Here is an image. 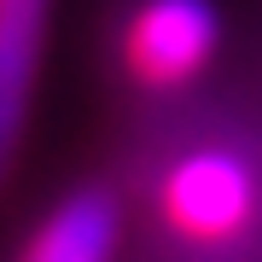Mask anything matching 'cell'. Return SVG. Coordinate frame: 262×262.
Masks as SVG:
<instances>
[{
	"label": "cell",
	"instance_id": "cell-1",
	"mask_svg": "<svg viewBox=\"0 0 262 262\" xmlns=\"http://www.w3.org/2000/svg\"><path fill=\"white\" fill-rule=\"evenodd\" d=\"M215 41H222V18H215L210 0H146L128 18L122 58H128V70L140 82L175 88V82H192L210 64Z\"/></svg>",
	"mask_w": 262,
	"mask_h": 262
},
{
	"label": "cell",
	"instance_id": "cell-2",
	"mask_svg": "<svg viewBox=\"0 0 262 262\" xmlns=\"http://www.w3.org/2000/svg\"><path fill=\"white\" fill-rule=\"evenodd\" d=\"M256 210V175L239 151H192L163 181V215L187 239H233Z\"/></svg>",
	"mask_w": 262,
	"mask_h": 262
},
{
	"label": "cell",
	"instance_id": "cell-3",
	"mask_svg": "<svg viewBox=\"0 0 262 262\" xmlns=\"http://www.w3.org/2000/svg\"><path fill=\"white\" fill-rule=\"evenodd\" d=\"M47 6L53 0H0V187L12 181L29 105L41 76V41H47Z\"/></svg>",
	"mask_w": 262,
	"mask_h": 262
},
{
	"label": "cell",
	"instance_id": "cell-4",
	"mask_svg": "<svg viewBox=\"0 0 262 262\" xmlns=\"http://www.w3.org/2000/svg\"><path fill=\"white\" fill-rule=\"evenodd\" d=\"M122 204L105 187H76L47 210V222L29 233L18 262H117Z\"/></svg>",
	"mask_w": 262,
	"mask_h": 262
}]
</instances>
